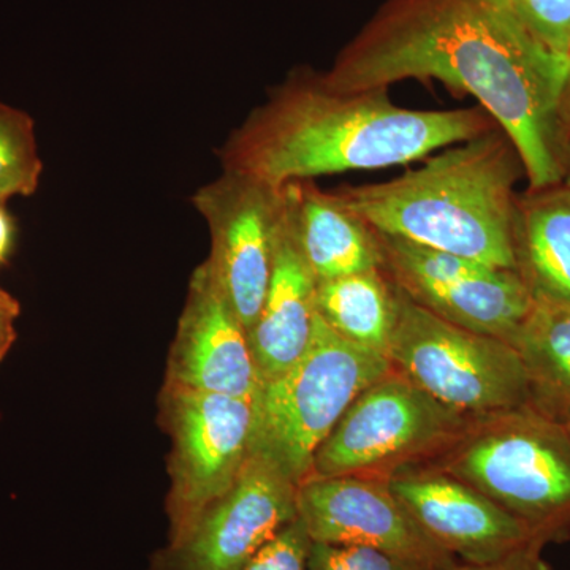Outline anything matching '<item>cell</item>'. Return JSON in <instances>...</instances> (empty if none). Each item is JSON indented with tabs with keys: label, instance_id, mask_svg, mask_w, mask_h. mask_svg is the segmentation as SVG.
<instances>
[{
	"label": "cell",
	"instance_id": "9",
	"mask_svg": "<svg viewBox=\"0 0 570 570\" xmlns=\"http://www.w3.org/2000/svg\"><path fill=\"white\" fill-rule=\"evenodd\" d=\"M374 234L389 279L417 305L452 324L510 343L534 305L530 287L512 269Z\"/></svg>",
	"mask_w": 570,
	"mask_h": 570
},
{
	"label": "cell",
	"instance_id": "26",
	"mask_svg": "<svg viewBox=\"0 0 570 570\" xmlns=\"http://www.w3.org/2000/svg\"><path fill=\"white\" fill-rule=\"evenodd\" d=\"M11 239H13V225H11L9 214L0 204V264L10 253Z\"/></svg>",
	"mask_w": 570,
	"mask_h": 570
},
{
	"label": "cell",
	"instance_id": "8",
	"mask_svg": "<svg viewBox=\"0 0 570 570\" xmlns=\"http://www.w3.org/2000/svg\"><path fill=\"white\" fill-rule=\"evenodd\" d=\"M165 419L174 438L167 508L176 543L242 474L253 453L255 403L167 385Z\"/></svg>",
	"mask_w": 570,
	"mask_h": 570
},
{
	"label": "cell",
	"instance_id": "11",
	"mask_svg": "<svg viewBox=\"0 0 570 570\" xmlns=\"http://www.w3.org/2000/svg\"><path fill=\"white\" fill-rule=\"evenodd\" d=\"M298 487L265 456L250 453L223 498L179 542L154 558L151 570H243L266 543L298 519Z\"/></svg>",
	"mask_w": 570,
	"mask_h": 570
},
{
	"label": "cell",
	"instance_id": "5",
	"mask_svg": "<svg viewBox=\"0 0 570 570\" xmlns=\"http://www.w3.org/2000/svg\"><path fill=\"white\" fill-rule=\"evenodd\" d=\"M392 371L387 356L337 335L316 311L306 351L284 374L262 384L253 453L302 485L313 472L318 448L351 404Z\"/></svg>",
	"mask_w": 570,
	"mask_h": 570
},
{
	"label": "cell",
	"instance_id": "2",
	"mask_svg": "<svg viewBox=\"0 0 570 570\" xmlns=\"http://www.w3.org/2000/svg\"><path fill=\"white\" fill-rule=\"evenodd\" d=\"M498 124L482 107L412 110L389 89L340 92L322 73L296 69L269 91L219 149L223 171L268 186L379 170L426 159Z\"/></svg>",
	"mask_w": 570,
	"mask_h": 570
},
{
	"label": "cell",
	"instance_id": "14",
	"mask_svg": "<svg viewBox=\"0 0 570 570\" xmlns=\"http://www.w3.org/2000/svg\"><path fill=\"white\" fill-rule=\"evenodd\" d=\"M167 385L254 403L261 392L249 336L206 262L190 277Z\"/></svg>",
	"mask_w": 570,
	"mask_h": 570
},
{
	"label": "cell",
	"instance_id": "13",
	"mask_svg": "<svg viewBox=\"0 0 570 570\" xmlns=\"http://www.w3.org/2000/svg\"><path fill=\"white\" fill-rule=\"evenodd\" d=\"M390 489L428 538L464 562L485 564L542 542L523 521L445 472H400Z\"/></svg>",
	"mask_w": 570,
	"mask_h": 570
},
{
	"label": "cell",
	"instance_id": "17",
	"mask_svg": "<svg viewBox=\"0 0 570 570\" xmlns=\"http://www.w3.org/2000/svg\"><path fill=\"white\" fill-rule=\"evenodd\" d=\"M517 273L534 296L570 303V187L531 190L517 200Z\"/></svg>",
	"mask_w": 570,
	"mask_h": 570
},
{
	"label": "cell",
	"instance_id": "23",
	"mask_svg": "<svg viewBox=\"0 0 570 570\" xmlns=\"http://www.w3.org/2000/svg\"><path fill=\"white\" fill-rule=\"evenodd\" d=\"M311 539L298 519L258 551L243 570H306Z\"/></svg>",
	"mask_w": 570,
	"mask_h": 570
},
{
	"label": "cell",
	"instance_id": "15",
	"mask_svg": "<svg viewBox=\"0 0 570 570\" xmlns=\"http://www.w3.org/2000/svg\"><path fill=\"white\" fill-rule=\"evenodd\" d=\"M284 189V212L276 232L272 279L261 316L247 335L261 384L279 377L303 355L317 311L318 281L299 245L291 189L288 186Z\"/></svg>",
	"mask_w": 570,
	"mask_h": 570
},
{
	"label": "cell",
	"instance_id": "4",
	"mask_svg": "<svg viewBox=\"0 0 570 570\" xmlns=\"http://www.w3.org/2000/svg\"><path fill=\"white\" fill-rule=\"evenodd\" d=\"M442 472L474 487L547 543L570 534V430L530 406L468 425L445 453Z\"/></svg>",
	"mask_w": 570,
	"mask_h": 570
},
{
	"label": "cell",
	"instance_id": "10",
	"mask_svg": "<svg viewBox=\"0 0 570 570\" xmlns=\"http://www.w3.org/2000/svg\"><path fill=\"white\" fill-rule=\"evenodd\" d=\"M284 187L276 189L249 176L223 171L193 197L212 235L206 264L247 335L261 316L272 279Z\"/></svg>",
	"mask_w": 570,
	"mask_h": 570
},
{
	"label": "cell",
	"instance_id": "6",
	"mask_svg": "<svg viewBox=\"0 0 570 570\" xmlns=\"http://www.w3.org/2000/svg\"><path fill=\"white\" fill-rule=\"evenodd\" d=\"M395 288L387 358L397 373L466 419L530 406V384L515 348L452 324Z\"/></svg>",
	"mask_w": 570,
	"mask_h": 570
},
{
	"label": "cell",
	"instance_id": "28",
	"mask_svg": "<svg viewBox=\"0 0 570 570\" xmlns=\"http://www.w3.org/2000/svg\"><path fill=\"white\" fill-rule=\"evenodd\" d=\"M0 303H3V305L20 306L18 305L17 299H14L13 296L7 294L3 288H0Z\"/></svg>",
	"mask_w": 570,
	"mask_h": 570
},
{
	"label": "cell",
	"instance_id": "21",
	"mask_svg": "<svg viewBox=\"0 0 570 570\" xmlns=\"http://www.w3.org/2000/svg\"><path fill=\"white\" fill-rule=\"evenodd\" d=\"M521 22L554 55L570 58V0H510Z\"/></svg>",
	"mask_w": 570,
	"mask_h": 570
},
{
	"label": "cell",
	"instance_id": "7",
	"mask_svg": "<svg viewBox=\"0 0 570 570\" xmlns=\"http://www.w3.org/2000/svg\"><path fill=\"white\" fill-rule=\"evenodd\" d=\"M464 415L445 407L393 367L347 409L318 448L309 478L373 475L450 448L466 431Z\"/></svg>",
	"mask_w": 570,
	"mask_h": 570
},
{
	"label": "cell",
	"instance_id": "18",
	"mask_svg": "<svg viewBox=\"0 0 570 570\" xmlns=\"http://www.w3.org/2000/svg\"><path fill=\"white\" fill-rule=\"evenodd\" d=\"M509 344L527 371L530 407L570 430V303L534 296Z\"/></svg>",
	"mask_w": 570,
	"mask_h": 570
},
{
	"label": "cell",
	"instance_id": "24",
	"mask_svg": "<svg viewBox=\"0 0 570 570\" xmlns=\"http://www.w3.org/2000/svg\"><path fill=\"white\" fill-rule=\"evenodd\" d=\"M546 543L534 542L530 546L521 547L508 557L498 561L485 562V564H472V562H453L445 570H551L550 566L543 561L542 549Z\"/></svg>",
	"mask_w": 570,
	"mask_h": 570
},
{
	"label": "cell",
	"instance_id": "12",
	"mask_svg": "<svg viewBox=\"0 0 570 570\" xmlns=\"http://www.w3.org/2000/svg\"><path fill=\"white\" fill-rule=\"evenodd\" d=\"M296 505L311 542L370 547L430 570L455 562L415 523L389 479L309 478L296 491Z\"/></svg>",
	"mask_w": 570,
	"mask_h": 570
},
{
	"label": "cell",
	"instance_id": "3",
	"mask_svg": "<svg viewBox=\"0 0 570 570\" xmlns=\"http://www.w3.org/2000/svg\"><path fill=\"white\" fill-rule=\"evenodd\" d=\"M519 151L497 126L390 181L333 194L379 234L517 272Z\"/></svg>",
	"mask_w": 570,
	"mask_h": 570
},
{
	"label": "cell",
	"instance_id": "27",
	"mask_svg": "<svg viewBox=\"0 0 570 570\" xmlns=\"http://www.w3.org/2000/svg\"><path fill=\"white\" fill-rule=\"evenodd\" d=\"M570 62V58H569ZM564 122L566 127H568V132L570 137V69H569V80L568 86H566V96H564Z\"/></svg>",
	"mask_w": 570,
	"mask_h": 570
},
{
	"label": "cell",
	"instance_id": "19",
	"mask_svg": "<svg viewBox=\"0 0 570 570\" xmlns=\"http://www.w3.org/2000/svg\"><path fill=\"white\" fill-rule=\"evenodd\" d=\"M396 288L384 269L318 281L316 309L351 343L387 356L396 322Z\"/></svg>",
	"mask_w": 570,
	"mask_h": 570
},
{
	"label": "cell",
	"instance_id": "20",
	"mask_svg": "<svg viewBox=\"0 0 570 570\" xmlns=\"http://www.w3.org/2000/svg\"><path fill=\"white\" fill-rule=\"evenodd\" d=\"M41 171L43 163L31 116L0 102V204L36 193Z\"/></svg>",
	"mask_w": 570,
	"mask_h": 570
},
{
	"label": "cell",
	"instance_id": "16",
	"mask_svg": "<svg viewBox=\"0 0 570 570\" xmlns=\"http://www.w3.org/2000/svg\"><path fill=\"white\" fill-rule=\"evenodd\" d=\"M294 202L296 232L317 281L336 279L382 268L376 234L333 193L313 181L287 184Z\"/></svg>",
	"mask_w": 570,
	"mask_h": 570
},
{
	"label": "cell",
	"instance_id": "25",
	"mask_svg": "<svg viewBox=\"0 0 570 570\" xmlns=\"http://www.w3.org/2000/svg\"><path fill=\"white\" fill-rule=\"evenodd\" d=\"M20 314V306L0 303V360L9 352L14 340L13 318Z\"/></svg>",
	"mask_w": 570,
	"mask_h": 570
},
{
	"label": "cell",
	"instance_id": "1",
	"mask_svg": "<svg viewBox=\"0 0 570 570\" xmlns=\"http://www.w3.org/2000/svg\"><path fill=\"white\" fill-rule=\"evenodd\" d=\"M569 69L510 0H387L322 78L340 92L436 80L471 94L512 140L530 189L542 190L569 170Z\"/></svg>",
	"mask_w": 570,
	"mask_h": 570
},
{
	"label": "cell",
	"instance_id": "29",
	"mask_svg": "<svg viewBox=\"0 0 570 570\" xmlns=\"http://www.w3.org/2000/svg\"><path fill=\"white\" fill-rule=\"evenodd\" d=\"M562 183H564L566 186L570 187V165H569L568 175H566L564 181H562Z\"/></svg>",
	"mask_w": 570,
	"mask_h": 570
},
{
	"label": "cell",
	"instance_id": "22",
	"mask_svg": "<svg viewBox=\"0 0 570 570\" xmlns=\"http://www.w3.org/2000/svg\"><path fill=\"white\" fill-rule=\"evenodd\" d=\"M306 570H430L385 551L311 542Z\"/></svg>",
	"mask_w": 570,
	"mask_h": 570
}]
</instances>
